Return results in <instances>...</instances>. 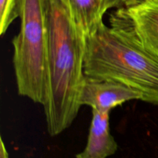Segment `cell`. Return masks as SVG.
Segmentation results:
<instances>
[{"label": "cell", "instance_id": "obj_1", "mask_svg": "<svg viewBox=\"0 0 158 158\" xmlns=\"http://www.w3.org/2000/svg\"><path fill=\"white\" fill-rule=\"evenodd\" d=\"M47 88L44 113L49 135L69 128L81 107L86 36L66 0H45Z\"/></svg>", "mask_w": 158, "mask_h": 158}, {"label": "cell", "instance_id": "obj_2", "mask_svg": "<svg viewBox=\"0 0 158 158\" xmlns=\"http://www.w3.org/2000/svg\"><path fill=\"white\" fill-rule=\"evenodd\" d=\"M84 73L120 82L158 105V57L122 29L103 23L86 38Z\"/></svg>", "mask_w": 158, "mask_h": 158}, {"label": "cell", "instance_id": "obj_3", "mask_svg": "<svg viewBox=\"0 0 158 158\" xmlns=\"http://www.w3.org/2000/svg\"><path fill=\"white\" fill-rule=\"evenodd\" d=\"M17 2L20 30L12 41L17 89L19 95L43 105L47 88L45 0Z\"/></svg>", "mask_w": 158, "mask_h": 158}, {"label": "cell", "instance_id": "obj_4", "mask_svg": "<svg viewBox=\"0 0 158 158\" xmlns=\"http://www.w3.org/2000/svg\"><path fill=\"white\" fill-rule=\"evenodd\" d=\"M110 23L158 57V0H137L117 9Z\"/></svg>", "mask_w": 158, "mask_h": 158}, {"label": "cell", "instance_id": "obj_5", "mask_svg": "<svg viewBox=\"0 0 158 158\" xmlns=\"http://www.w3.org/2000/svg\"><path fill=\"white\" fill-rule=\"evenodd\" d=\"M133 100H141L140 93L120 82L93 78L85 75L80 104L92 110L110 112L116 106Z\"/></svg>", "mask_w": 158, "mask_h": 158}, {"label": "cell", "instance_id": "obj_6", "mask_svg": "<svg viewBox=\"0 0 158 158\" xmlns=\"http://www.w3.org/2000/svg\"><path fill=\"white\" fill-rule=\"evenodd\" d=\"M110 113L92 110L87 143L83 151L76 157L107 158L115 154L118 145L110 133Z\"/></svg>", "mask_w": 158, "mask_h": 158}, {"label": "cell", "instance_id": "obj_7", "mask_svg": "<svg viewBox=\"0 0 158 158\" xmlns=\"http://www.w3.org/2000/svg\"><path fill=\"white\" fill-rule=\"evenodd\" d=\"M76 20L86 36L95 32L103 24V17L108 11L106 0H66Z\"/></svg>", "mask_w": 158, "mask_h": 158}, {"label": "cell", "instance_id": "obj_8", "mask_svg": "<svg viewBox=\"0 0 158 158\" xmlns=\"http://www.w3.org/2000/svg\"><path fill=\"white\" fill-rule=\"evenodd\" d=\"M19 17L17 0H0V33L3 35L11 23Z\"/></svg>", "mask_w": 158, "mask_h": 158}, {"label": "cell", "instance_id": "obj_9", "mask_svg": "<svg viewBox=\"0 0 158 158\" xmlns=\"http://www.w3.org/2000/svg\"><path fill=\"white\" fill-rule=\"evenodd\" d=\"M135 1L137 0H106V7L108 10L110 9H120Z\"/></svg>", "mask_w": 158, "mask_h": 158}, {"label": "cell", "instance_id": "obj_10", "mask_svg": "<svg viewBox=\"0 0 158 158\" xmlns=\"http://www.w3.org/2000/svg\"><path fill=\"white\" fill-rule=\"evenodd\" d=\"M0 158H9L6 148L5 147L4 142L2 139H1V150H0Z\"/></svg>", "mask_w": 158, "mask_h": 158}]
</instances>
